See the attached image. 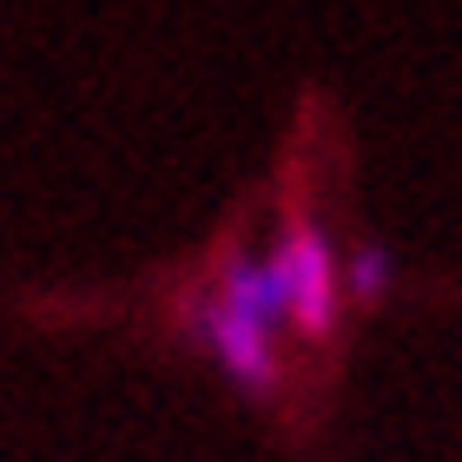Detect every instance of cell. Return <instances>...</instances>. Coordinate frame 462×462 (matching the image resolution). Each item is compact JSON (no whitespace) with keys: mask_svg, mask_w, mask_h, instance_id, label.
I'll return each mask as SVG.
<instances>
[{"mask_svg":"<svg viewBox=\"0 0 462 462\" xmlns=\"http://www.w3.org/2000/svg\"><path fill=\"white\" fill-rule=\"evenodd\" d=\"M192 337L218 356V370L251 396L278 390V330H284V291L271 258H251V251H231L218 271L212 298H192L185 310Z\"/></svg>","mask_w":462,"mask_h":462,"instance_id":"obj_1","label":"cell"},{"mask_svg":"<svg viewBox=\"0 0 462 462\" xmlns=\"http://www.w3.org/2000/svg\"><path fill=\"white\" fill-rule=\"evenodd\" d=\"M271 271H278V291H284V324L298 330V337L324 344L330 330H337V304H344L330 231L318 218H291L278 251H271Z\"/></svg>","mask_w":462,"mask_h":462,"instance_id":"obj_2","label":"cell"},{"mask_svg":"<svg viewBox=\"0 0 462 462\" xmlns=\"http://www.w3.org/2000/svg\"><path fill=\"white\" fill-rule=\"evenodd\" d=\"M337 284L350 291V298H364V304H383L390 298V284H396V258H390V245H350L344 258H337Z\"/></svg>","mask_w":462,"mask_h":462,"instance_id":"obj_3","label":"cell"}]
</instances>
